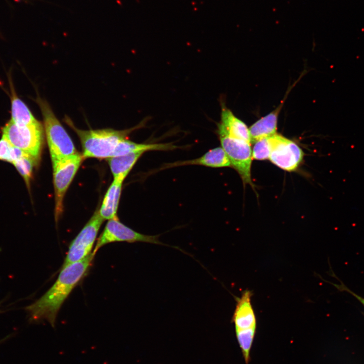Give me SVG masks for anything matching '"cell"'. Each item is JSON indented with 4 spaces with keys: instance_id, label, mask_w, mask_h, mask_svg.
I'll list each match as a JSON object with an SVG mask.
<instances>
[{
    "instance_id": "cell-1",
    "label": "cell",
    "mask_w": 364,
    "mask_h": 364,
    "mask_svg": "<svg viewBox=\"0 0 364 364\" xmlns=\"http://www.w3.org/2000/svg\"><path fill=\"white\" fill-rule=\"evenodd\" d=\"M95 255L92 252L84 259L61 269L53 285L40 298L25 308L30 322L46 320L55 327L62 305L87 274Z\"/></svg>"
},
{
    "instance_id": "cell-2",
    "label": "cell",
    "mask_w": 364,
    "mask_h": 364,
    "mask_svg": "<svg viewBox=\"0 0 364 364\" xmlns=\"http://www.w3.org/2000/svg\"><path fill=\"white\" fill-rule=\"evenodd\" d=\"M65 121L79 137L82 148L84 159L95 158L108 159L111 157L116 146L134 129L144 125V121L130 129L117 130L111 128L96 130H82L77 128L68 117Z\"/></svg>"
},
{
    "instance_id": "cell-3",
    "label": "cell",
    "mask_w": 364,
    "mask_h": 364,
    "mask_svg": "<svg viewBox=\"0 0 364 364\" xmlns=\"http://www.w3.org/2000/svg\"><path fill=\"white\" fill-rule=\"evenodd\" d=\"M36 101L43 117L44 131L52 160L77 153L70 136L55 115L49 103L39 97H37Z\"/></svg>"
},
{
    "instance_id": "cell-4",
    "label": "cell",
    "mask_w": 364,
    "mask_h": 364,
    "mask_svg": "<svg viewBox=\"0 0 364 364\" xmlns=\"http://www.w3.org/2000/svg\"><path fill=\"white\" fill-rule=\"evenodd\" d=\"M252 296V292L246 290L237 298L232 318L237 340L244 355L250 353L256 332L257 322L251 303Z\"/></svg>"
},
{
    "instance_id": "cell-5",
    "label": "cell",
    "mask_w": 364,
    "mask_h": 364,
    "mask_svg": "<svg viewBox=\"0 0 364 364\" xmlns=\"http://www.w3.org/2000/svg\"><path fill=\"white\" fill-rule=\"evenodd\" d=\"M4 136L13 146L21 149L39 162L43 143L41 123L19 125L11 120L2 129Z\"/></svg>"
},
{
    "instance_id": "cell-6",
    "label": "cell",
    "mask_w": 364,
    "mask_h": 364,
    "mask_svg": "<svg viewBox=\"0 0 364 364\" xmlns=\"http://www.w3.org/2000/svg\"><path fill=\"white\" fill-rule=\"evenodd\" d=\"M83 159L82 154L77 152L69 156L52 160L56 222L63 211V200L66 192Z\"/></svg>"
},
{
    "instance_id": "cell-7",
    "label": "cell",
    "mask_w": 364,
    "mask_h": 364,
    "mask_svg": "<svg viewBox=\"0 0 364 364\" xmlns=\"http://www.w3.org/2000/svg\"><path fill=\"white\" fill-rule=\"evenodd\" d=\"M221 147L226 153L232 166L244 184L254 187L251 179L252 150L251 144L217 131Z\"/></svg>"
},
{
    "instance_id": "cell-8",
    "label": "cell",
    "mask_w": 364,
    "mask_h": 364,
    "mask_svg": "<svg viewBox=\"0 0 364 364\" xmlns=\"http://www.w3.org/2000/svg\"><path fill=\"white\" fill-rule=\"evenodd\" d=\"M105 220L96 211L69 246L66 256L61 269L79 261L92 253L100 226Z\"/></svg>"
},
{
    "instance_id": "cell-9",
    "label": "cell",
    "mask_w": 364,
    "mask_h": 364,
    "mask_svg": "<svg viewBox=\"0 0 364 364\" xmlns=\"http://www.w3.org/2000/svg\"><path fill=\"white\" fill-rule=\"evenodd\" d=\"M268 140L270 147V161L287 171L297 169L304 156L300 147L293 141L276 133L269 136Z\"/></svg>"
},
{
    "instance_id": "cell-10",
    "label": "cell",
    "mask_w": 364,
    "mask_h": 364,
    "mask_svg": "<svg viewBox=\"0 0 364 364\" xmlns=\"http://www.w3.org/2000/svg\"><path fill=\"white\" fill-rule=\"evenodd\" d=\"M159 235H147L138 233L120 222L118 218L109 220L103 232L98 238L93 253L108 243L115 242L134 243L146 242L157 245L168 246L159 240Z\"/></svg>"
},
{
    "instance_id": "cell-11",
    "label": "cell",
    "mask_w": 364,
    "mask_h": 364,
    "mask_svg": "<svg viewBox=\"0 0 364 364\" xmlns=\"http://www.w3.org/2000/svg\"><path fill=\"white\" fill-rule=\"evenodd\" d=\"M186 165H201L212 168L231 166L226 153L221 147H219L209 150L199 158L166 163L160 169Z\"/></svg>"
},
{
    "instance_id": "cell-12",
    "label": "cell",
    "mask_w": 364,
    "mask_h": 364,
    "mask_svg": "<svg viewBox=\"0 0 364 364\" xmlns=\"http://www.w3.org/2000/svg\"><path fill=\"white\" fill-rule=\"evenodd\" d=\"M217 131L251 144L249 130L246 125L223 104H221L220 122L218 124Z\"/></svg>"
},
{
    "instance_id": "cell-13",
    "label": "cell",
    "mask_w": 364,
    "mask_h": 364,
    "mask_svg": "<svg viewBox=\"0 0 364 364\" xmlns=\"http://www.w3.org/2000/svg\"><path fill=\"white\" fill-rule=\"evenodd\" d=\"M124 180V178L121 177L114 178L105 194L101 208L98 210L100 215L104 220L118 218L117 211Z\"/></svg>"
},
{
    "instance_id": "cell-14",
    "label": "cell",
    "mask_w": 364,
    "mask_h": 364,
    "mask_svg": "<svg viewBox=\"0 0 364 364\" xmlns=\"http://www.w3.org/2000/svg\"><path fill=\"white\" fill-rule=\"evenodd\" d=\"M283 103L284 102L275 110L257 120L249 128L251 143H254L276 133L278 118Z\"/></svg>"
},
{
    "instance_id": "cell-15",
    "label": "cell",
    "mask_w": 364,
    "mask_h": 364,
    "mask_svg": "<svg viewBox=\"0 0 364 364\" xmlns=\"http://www.w3.org/2000/svg\"><path fill=\"white\" fill-rule=\"evenodd\" d=\"M172 143H136L127 139L120 141L116 146L112 157L118 156L131 153L149 151H169L179 148Z\"/></svg>"
},
{
    "instance_id": "cell-16",
    "label": "cell",
    "mask_w": 364,
    "mask_h": 364,
    "mask_svg": "<svg viewBox=\"0 0 364 364\" xmlns=\"http://www.w3.org/2000/svg\"><path fill=\"white\" fill-rule=\"evenodd\" d=\"M9 83L11 95V120L19 125H28L38 122L26 105L18 97L10 79Z\"/></svg>"
},
{
    "instance_id": "cell-17",
    "label": "cell",
    "mask_w": 364,
    "mask_h": 364,
    "mask_svg": "<svg viewBox=\"0 0 364 364\" xmlns=\"http://www.w3.org/2000/svg\"><path fill=\"white\" fill-rule=\"evenodd\" d=\"M144 153L134 152L107 159L114 178L121 177L125 179Z\"/></svg>"
},
{
    "instance_id": "cell-18",
    "label": "cell",
    "mask_w": 364,
    "mask_h": 364,
    "mask_svg": "<svg viewBox=\"0 0 364 364\" xmlns=\"http://www.w3.org/2000/svg\"><path fill=\"white\" fill-rule=\"evenodd\" d=\"M38 163L36 159L29 155L18 159L13 163L28 187L30 186L33 168Z\"/></svg>"
},
{
    "instance_id": "cell-19",
    "label": "cell",
    "mask_w": 364,
    "mask_h": 364,
    "mask_svg": "<svg viewBox=\"0 0 364 364\" xmlns=\"http://www.w3.org/2000/svg\"><path fill=\"white\" fill-rule=\"evenodd\" d=\"M270 147L268 137L259 140L254 143L252 151V158L258 160L269 159Z\"/></svg>"
},
{
    "instance_id": "cell-20",
    "label": "cell",
    "mask_w": 364,
    "mask_h": 364,
    "mask_svg": "<svg viewBox=\"0 0 364 364\" xmlns=\"http://www.w3.org/2000/svg\"><path fill=\"white\" fill-rule=\"evenodd\" d=\"M13 146L2 136L0 140V160L12 163Z\"/></svg>"
},
{
    "instance_id": "cell-21",
    "label": "cell",
    "mask_w": 364,
    "mask_h": 364,
    "mask_svg": "<svg viewBox=\"0 0 364 364\" xmlns=\"http://www.w3.org/2000/svg\"><path fill=\"white\" fill-rule=\"evenodd\" d=\"M339 284H333L334 286L339 291L347 292L354 297L364 307V298L358 295L356 293L349 289L342 282L339 281Z\"/></svg>"
}]
</instances>
